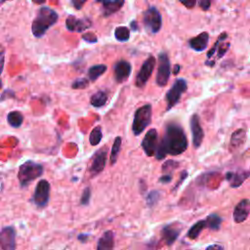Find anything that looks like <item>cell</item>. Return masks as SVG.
<instances>
[{
	"label": "cell",
	"mask_w": 250,
	"mask_h": 250,
	"mask_svg": "<svg viewBox=\"0 0 250 250\" xmlns=\"http://www.w3.org/2000/svg\"><path fill=\"white\" fill-rule=\"evenodd\" d=\"M188 142L183 127L175 122L170 121L165 124L162 139L159 141L155 153L157 160L164 159L166 155H179L187 150Z\"/></svg>",
	"instance_id": "cell-1"
},
{
	"label": "cell",
	"mask_w": 250,
	"mask_h": 250,
	"mask_svg": "<svg viewBox=\"0 0 250 250\" xmlns=\"http://www.w3.org/2000/svg\"><path fill=\"white\" fill-rule=\"evenodd\" d=\"M59 20L58 13L46 6L41 7L32 21L31 31L34 37L41 38L47 32V30L54 25Z\"/></svg>",
	"instance_id": "cell-2"
},
{
	"label": "cell",
	"mask_w": 250,
	"mask_h": 250,
	"mask_svg": "<svg viewBox=\"0 0 250 250\" xmlns=\"http://www.w3.org/2000/svg\"><path fill=\"white\" fill-rule=\"evenodd\" d=\"M44 171L43 166L40 163L34 162L32 160H27L23 162L18 172V179L21 188H25L29 185L30 182L36 180L42 176Z\"/></svg>",
	"instance_id": "cell-3"
},
{
	"label": "cell",
	"mask_w": 250,
	"mask_h": 250,
	"mask_svg": "<svg viewBox=\"0 0 250 250\" xmlns=\"http://www.w3.org/2000/svg\"><path fill=\"white\" fill-rule=\"evenodd\" d=\"M152 116V107L150 104H146L140 106L134 113L132 132L135 136L141 135L144 130L150 124Z\"/></svg>",
	"instance_id": "cell-4"
},
{
	"label": "cell",
	"mask_w": 250,
	"mask_h": 250,
	"mask_svg": "<svg viewBox=\"0 0 250 250\" xmlns=\"http://www.w3.org/2000/svg\"><path fill=\"white\" fill-rule=\"evenodd\" d=\"M228 37H229V35L227 32H223L219 35L215 44L208 51V53L206 55V58H207V60L205 62L206 65L212 67L218 60L222 59L226 55V53L228 52V50L230 46V43L227 41Z\"/></svg>",
	"instance_id": "cell-5"
},
{
	"label": "cell",
	"mask_w": 250,
	"mask_h": 250,
	"mask_svg": "<svg viewBox=\"0 0 250 250\" xmlns=\"http://www.w3.org/2000/svg\"><path fill=\"white\" fill-rule=\"evenodd\" d=\"M188 89V82L184 78H178L174 81L170 89L167 91L165 95L166 101V110H170L173 108L181 100L183 94Z\"/></svg>",
	"instance_id": "cell-6"
},
{
	"label": "cell",
	"mask_w": 250,
	"mask_h": 250,
	"mask_svg": "<svg viewBox=\"0 0 250 250\" xmlns=\"http://www.w3.org/2000/svg\"><path fill=\"white\" fill-rule=\"evenodd\" d=\"M143 23L145 28L150 34H156L162 27V17L158 9L149 6L143 14Z\"/></svg>",
	"instance_id": "cell-7"
},
{
	"label": "cell",
	"mask_w": 250,
	"mask_h": 250,
	"mask_svg": "<svg viewBox=\"0 0 250 250\" xmlns=\"http://www.w3.org/2000/svg\"><path fill=\"white\" fill-rule=\"evenodd\" d=\"M171 74V63L166 52H161L158 55V66L155 77V82L159 87L167 85Z\"/></svg>",
	"instance_id": "cell-8"
},
{
	"label": "cell",
	"mask_w": 250,
	"mask_h": 250,
	"mask_svg": "<svg viewBox=\"0 0 250 250\" xmlns=\"http://www.w3.org/2000/svg\"><path fill=\"white\" fill-rule=\"evenodd\" d=\"M50 183L47 180H40L34 189L31 198L32 203L38 208H44L48 205L50 198Z\"/></svg>",
	"instance_id": "cell-9"
},
{
	"label": "cell",
	"mask_w": 250,
	"mask_h": 250,
	"mask_svg": "<svg viewBox=\"0 0 250 250\" xmlns=\"http://www.w3.org/2000/svg\"><path fill=\"white\" fill-rule=\"evenodd\" d=\"M155 63H156V60H155V57L152 55H149L146 59V61L143 62L135 79V85L138 88H143L146 86V82L148 81V79L150 78L153 72Z\"/></svg>",
	"instance_id": "cell-10"
},
{
	"label": "cell",
	"mask_w": 250,
	"mask_h": 250,
	"mask_svg": "<svg viewBox=\"0 0 250 250\" xmlns=\"http://www.w3.org/2000/svg\"><path fill=\"white\" fill-rule=\"evenodd\" d=\"M106 158H107L106 146L100 148L94 153L89 166V173L91 177H95L104 171L106 164Z\"/></svg>",
	"instance_id": "cell-11"
},
{
	"label": "cell",
	"mask_w": 250,
	"mask_h": 250,
	"mask_svg": "<svg viewBox=\"0 0 250 250\" xmlns=\"http://www.w3.org/2000/svg\"><path fill=\"white\" fill-rule=\"evenodd\" d=\"M158 144H159L158 133H157L156 129L151 128L146 133V135L141 143V146H142L143 150L145 151L146 155L148 157H151V156L155 155L157 147H158Z\"/></svg>",
	"instance_id": "cell-12"
},
{
	"label": "cell",
	"mask_w": 250,
	"mask_h": 250,
	"mask_svg": "<svg viewBox=\"0 0 250 250\" xmlns=\"http://www.w3.org/2000/svg\"><path fill=\"white\" fill-rule=\"evenodd\" d=\"M189 127L192 136V145L194 148H198L204 139V131L200 124V118L197 113H193L189 119Z\"/></svg>",
	"instance_id": "cell-13"
},
{
	"label": "cell",
	"mask_w": 250,
	"mask_h": 250,
	"mask_svg": "<svg viewBox=\"0 0 250 250\" xmlns=\"http://www.w3.org/2000/svg\"><path fill=\"white\" fill-rule=\"evenodd\" d=\"M0 247L1 250L16 249V230L13 227H3L0 232Z\"/></svg>",
	"instance_id": "cell-14"
},
{
	"label": "cell",
	"mask_w": 250,
	"mask_h": 250,
	"mask_svg": "<svg viewBox=\"0 0 250 250\" xmlns=\"http://www.w3.org/2000/svg\"><path fill=\"white\" fill-rule=\"evenodd\" d=\"M91 25V21L86 18H77L73 15H70L65 20V27L70 32H83Z\"/></svg>",
	"instance_id": "cell-15"
},
{
	"label": "cell",
	"mask_w": 250,
	"mask_h": 250,
	"mask_svg": "<svg viewBox=\"0 0 250 250\" xmlns=\"http://www.w3.org/2000/svg\"><path fill=\"white\" fill-rule=\"evenodd\" d=\"M132 71L131 63L125 60H120L114 63L113 66V75L114 80L117 83H122L126 81Z\"/></svg>",
	"instance_id": "cell-16"
},
{
	"label": "cell",
	"mask_w": 250,
	"mask_h": 250,
	"mask_svg": "<svg viewBox=\"0 0 250 250\" xmlns=\"http://www.w3.org/2000/svg\"><path fill=\"white\" fill-rule=\"evenodd\" d=\"M250 215V200L247 198L241 199L234 207L232 212L233 221L236 224L245 222Z\"/></svg>",
	"instance_id": "cell-17"
},
{
	"label": "cell",
	"mask_w": 250,
	"mask_h": 250,
	"mask_svg": "<svg viewBox=\"0 0 250 250\" xmlns=\"http://www.w3.org/2000/svg\"><path fill=\"white\" fill-rule=\"evenodd\" d=\"M181 230H182V228H180V226L178 224H169V225H166L164 226L162 229H161V237L163 239V241L168 245H172L178 238L179 234L181 233Z\"/></svg>",
	"instance_id": "cell-18"
},
{
	"label": "cell",
	"mask_w": 250,
	"mask_h": 250,
	"mask_svg": "<svg viewBox=\"0 0 250 250\" xmlns=\"http://www.w3.org/2000/svg\"><path fill=\"white\" fill-rule=\"evenodd\" d=\"M102 4L103 17L106 18L118 12L125 4V0H96Z\"/></svg>",
	"instance_id": "cell-19"
},
{
	"label": "cell",
	"mask_w": 250,
	"mask_h": 250,
	"mask_svg": "<svg viewBox=\"0 0 250 250\" xmlns=\"http://www.w3.org/2000/svg\"><path fill=\"white\" fill-rule=\"evenodd\" d=\"M250 177V171L239 170V171H229L226 174V180L229 182L231 188L240 187L246 179Z\"/></svg>",
	"instance_id": "cell-20"
},
{
	"label": "cell",
	"mask_w": 250,
	"mask_h": 250,
	"mask_svg": "<svg viewBox=\"0 0 250 250\" xmlns=\"http://www.w3.org/2000/svg\"><path fill=\"white\" fill-rule=\"evenodd\" d=\"M209 42V33L204 31L199 33L197 36H194L190 39H188V44L189 48L196 52H202L207 48Z\"/></svg>",
	"instance_id": "cell-21"
},
{
	"label": "cell",
	"mask_w": 250,
	"mask_h": 250,
	"mask_svg": "<svg viewBox=\"0 0 250 250\" xmlns=\"http://www.w3.org/2000/svg\"><path fill=\"white\" fill-rule=\"evenodd\" d=\"M114 235L111 230L104 231L97 242V250H113Z\"/></svg>",
	"instance_id": "cell-22"
},
{
	"label": "cell",
	"mask_w": 250,
	"mask_h": 250,
	"mask_svg": "<svg viewBox=\"0 0 250 250\" xmlns=\"http://www.w3.org/2000/svg\"><path fill=\"white\" fill-rule=\"evenodd\" d=\"M246 139V132L244 129H237L234 131L230 137L229 142V148L231 150H235L239 148L245 142Z\"/></svg>",
	"instance_id": "cell-23"
},
{
	"label": "cell",
	"mask_w": 250,
	"mask_h": 250,
	"mask_svg": "<svg viewBox=\"0 0 250 250\" xmlns=\"http://www.w3.org/2000/svg\"><path fill=\"white\" fill-rule=\"evenodd\" d=\"M205 229H208V225H207V222L206 220H200V221H197L195 224H193L190 229L188 230V233H187V236L189 238V239H196L199 234L201 233V231Z\"/></svg>",
	"instance_id": "cell-24"
},
{
	"label": "cell",
	"mask_w": 250,
	"mask_h": 250,
	"mask_svg": "<svg viewBox=\"0 0 250 250\" xmlns=\"http://www.w3.org/2000/svg\"><path fill=\"white\" fill-rule=\"evenodd\" d=\"M107 99H108L107 93L103 90H100L91 96L90 104L94 107H102L106 104Z\"/></svg>",
	"instance_id": "cell-25"
},
{
	"label": "cell",
	"mask_w": 250,
	"mask_h": 250,
	"mask_svg": "<svg viewBox=\"0 0 250 250\" xmlns=\"http://www.w3.org/2000/svg\"><path fill=\"white\" fill-rule=\"evenodd\" d=\"M7 122L11 127L19 128L23 122V115L19 110H12L7 115Z\"/></svg>",
	"instance_id": "cell-26"
},
{
	"label": "cell",
	"mask_w": 250,
	"mask_h": 250,
	"mask_svg": "<svg viewBox=\"0 0 250 250\" xmlns=\"http://www.w3.org/2000/svg\"><path fill=\"white\" fill-rule=\"evenodd\" d=\"M107 69L105 64H94L88 69V77L91 81H96L100 76H102Z\"/></svg>",
	"instance_id": "cell-27"
},
{
	"label": "cell",
	"mask_w": 250,
	"mask_h": 250,
	"mask_svg": "<svg viewBox=\"0 0 250 250\" xmlns=\"http://www.w3.org/2000/svg\"><path fill=\"white\" fill-rule=\"evenodd\" d=\"M121 144H122V139L121 137H116L114 139L113 145L111 146V150H110V155H109V160H110V164L114 165L115 162L118 159L119 156V152L121 149Z\"/></svg>",
	"instance_id": "cell-28"
},
{
	"label": "cell",
	"mask_w": 250,
	"mask_h": 250,
	"mask_svg": "<svg viewBox=\"0 0 250 250\" xmlns=\"http://www.w3.org/2000/svg\"><path fill=\"white\" fill-rule=\"evenodd\" d=\"M205 220L207 222L208 229H210L212 230H218L220 229L222 221H223V219L217 214H210L206 217Z\"/></svg>",
	"instance_id": "cell-29"
},
{
	"label": "cell",
	"mask_w": 250,
	"mask_h": 250,
	"mask_svg": "<svg viewBox=\"0 0 250 250\" xmlns=\"http://www.w3.org/2000/svg\"><path fill=\"white\" fill-rule=\"evenodd\" d=\"M114 36L119 42H126L130 38V29L126 26H118L114 30Z\"/></svg>",
	"instance_id": "cell-30"
},
{
	"label": "cell",
	"mask_w": 250,
	"mask_h": 250,
	"mask_svg": "<svg viewBox=\"0 0 250 250\" xmlns=\"http://www.w3.org/2000/svg\"><path fill=\"white\" fill-rule=\"evenodd\" d=\"M103 138V131L101 126H96L90 133L89 136V142L92 146H97L101 143Z\"/></svg>",
	"instance_id": "cell-31"
},
{
	"label": "cell",
	"mask_w": 250,
	"mask_h": 250,
	"mask_svg": "<svg viewBox=\"0 0 250 250\" xmlns=\"http://www.w3.org/2000/svg\"><path fill=\"white\" fill-rule=\"evenodd\" d=\"M160 193L158 190H150L146 196V201L148 207H153L159 200Z\"/></svg>",
	"instance_id": "cell-32"
},
{
	"label": "cell",
	"mask_w": 250,
	"mask_h": 250,
	"mask_svg": "<svg viewBox=\"0 0 250 250\" xmlns=\"http://www.w3.org/2000/svg\"><path fill=\"white\" fill-rule=\"evenodd\" d=\"M179 167V162L174 160H167L162 165V172L163 174H171L175 169Z\"/></svg>",
	"instance_id": "cell-33"
},
{
	"label": "cell",
	"mask_w": 250,
	"mask_h": 250,
	"mask_svg": "<svg viewBox=\"0 0 250 250\" xmlns=\"http://www.w3.org/2000/svg\"><path fill=\"white\" fill-rule=\"evenodd\" d=\"M88 86H89V80L85 77L77 78L71 84L72 89H85Z\"/></svg>",
	"instance_id": "cell-34"
},
{
	"label": "cell",
	"mask_w": 250,
	"mask_h": 250,
	"mask_svg": "<svg viewBox=\"0 0 250 250\" xmlns=\"http://www.w3.org/2000/svg\"><path fill=\"white\" fill-rule=\"evenodd\" d=\"M90 198H91V188L89 187H87L84 188L82 195L80 197V204L83 206L88 205L90 202Z\"/></svg>",
	"instance_id": "cell-35"
},
{
	"label": "cell",
	"mask_w": 250,
	"mask_h": 250,
	"mask_svg": "<svg viewBox=\"0 0 250 250\" xmlns=\"http://www.w3.org/2000/svg\"><path fill=\"white\" fill-rule=\"evenodd\" d=\"M82 39L88 43H97L98 38L97 36L92 32H86L82 35Z\"/></svg>",
	"instance_id": "cell-36"
},
{
	"label": "cell",
	"mask_w": 250,
	"mask_h": 250,
	"mask_svg": "<svg viewBox=\"0 0 250 250\" xmlns=\"http://www.w3.org/2000/svg\"><path fill=\"white\" fill-rule=\"evenodd\" d=\"M213 0H198V5L203 11H208L211 7Z\"/></svg>",
	"instance_id": "cell-37"
},
{
	"label": "cell",
	"mask_w": 250,
	"mask_h": 250,
	"mask_svg": "<svg viewBox=\"0 0 250 250\" xmlns=\"http://www.w3.org/2000/svg\"><path fill=\"white\" fill-rule=\"evenodd\" d=\"M88 0H70V3L72 5V7L76 10H80L83 8V6L85 5V3Z\"/></svg>",
	"instance_id": "cell-38"
},
{
	"label": "cell",
	"mask_w": 250,
	"mask_h": 250,
	"mask_svg": "<svg viewBox=\"0 0 250 250\" xmlns=\"http://www.w3.org/2000/svg\"><path fill=\"white\" fill-rule=\"evenodd\" d=\"M179 1L188 9L193 8L197 2V0H179Z\"/></svg>",
	"instance_id": "cell-39"
},
{
	"label": "cell",
	"mask_w": 250,
	"mask_h": 250,
	"mask_svg": "<svg viewBox=\"0 0 250 250\" xmlns=\"http://www.w3.org/2000/svg\"><path fill=\"white\" fill-rule=\"evenodd\" d=\"M172 181V175L171 174H163L159 178V183L161 184H168Z\"/></svg>",
	"instance_id": "cell-40"
},
{
	"label": "cell",
	"mask_w": 250,
	"mask_h": 250,
	"mask_svg": "<svg viewBox=\"0 0 250 250\" xmlns=\"http://www.w3.org/2000/svg\"><path fill=\"white\" fill-rule=\"evenodd\" d=\"M187 177H188V172H187L186 170H184V171L181 173V178L179 179L178 183L176 184V186H175V188H174V190H176V189L179 188V186L182 185V183L187 179Z\"/></svg>",
	"instance_id": "cell-41"
},
{
	"label": "cell",
	"mask_w": 250,
	"mask_h": 250,
	"mask_svg": "<svg viewBox=\"0 0 250 250\" xmlns=\"http://www.w3.org/2000/svg\"><path fill=\"white\" fill-rule=\"evenodd\" d=\"M205 250H225V248H224V246L222 244L214 243V244H211V245L207 246Z\"/></svg>",
	"instance_id": "cell-42"
},
{
	"label": "cell",
	"mask_w": 250,
	"mask_h": 250,
	"mask_svg": "<svg viewBox=\"0 0 250 250\" xmlns=\"http://www.w3.org/2000/svg\"><path fill=\"white\" fill-rule=\"evenodd\" d=\"M77 238L81 241V242H85L86 240H87V238H88V234H85V233H81V234H79L78 236H77Z\"/></svg>",
	"instance_id": "cell-43"
},
{
	"label": "cell",
	"mask_w": 250,
	"mask_h": 250,
	"mask_svg": "<svg viewBox=\"0 0 250 250\" xmlns=\"http://www.w3.org/2000/svg\"><path fill=\"white\" fill-rule=\"evenodd\" d=\"M130 26H131V29L132 30H137L138 29V24H137V21H133L131 23H130Z\"/></svg>",
	"instance_id": "cell-44"
},
{
	"label": "cell",
	"mask_w": 250,
	"mask_h": 250,
	"mask_svg": "<svg viewBox=\"0 0 250 250\" xmlns=\"http://www.w3.org/2000/svg\"><path fill=\"white\" fill-rule=\"evenodd\" d=\"M180 69H181V65H180V64H175L174 69H173V73H174V74H178V72L180 71Z\"/></svg>",
	"instance_id": "cell-45"
},
{
	"label": "cell",
	"mask_w": 250,
	"mask_h": 250,
	"mask_svg": "<svg viewBox=\"0 0 250 250\" xmlns=\"http://www.w3.org/2000/svg\"><path fill=\"white\" fill-rule=\"evenodd\" d=\"M35 4H43L46 2V0H31Z\"/></svg>",
	"instance_id": "cell-46"
},
{
	"label": "cell",
	"mask_w": 250,
	"mask_h": 250,
	"mask_svg": "<svg viewBox=\"0 0 250 250\" xmlns=\"http://www.w3.org/2000/svg\"><path fill=\"white\" fill-rule=\"evenodd\" d=\"M5 1H8V0H0V2H1V4H3Z\"/></svg>",
	"instance_id": "cell-47"
}]
</instances>
